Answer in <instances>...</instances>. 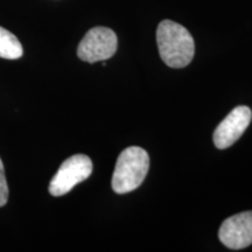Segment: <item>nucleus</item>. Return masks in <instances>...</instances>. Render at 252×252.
Instances as JSON below:
<instances>
[{
    "instance_id": "nucleus-7",
    "label": "nucleus",
    "mask_w": 252,
    "mask_h": 252,
    "mask_svg": "<svg viewBox=\"0 0 252 252\" xmlns=\"http://www.w3.org/2000/svg\"><path fill=\"white\" fill-rule=\"evenodd\" d=\"M23 46L11 32L0 27V58L17 60L23 56Z\"/></svg>"
},
{
    "instance_id": "nucleus-2",
    "label": "nucleus",
    "mask_w": 252,
    "mask_h": 252,
    "mask_svg": "<svg viewBox=\"0 0 252 252\" xmlns=\"http://www.w3.org/2000/svg\"><path fill=\"white\" fill-rule=\"evenodd\" d=\"M150 157L141 147L132 146L119 154L112 175V189L118 194L133 191L146 178Z\"/></svg>"
},
{
    "instance_id": "nucleus-3",
    "label": "nucleus",
    "mask_w": 252,
    "mask_h": 252,
    "mask_svg": "<svg viewBox=\"0 0 252 252\" xmlns=\"http://www.w3.org/2000/svg\"><path fill=\"white\" fill-rule=\"evenodd\" d=\"M93 173V161L84 154H75L62 163L49 184L53 196H62L80 182L87 180Z\"/></svg>"
},
{
    "instance_id": "nucleus-5",
    "label": "nucleus",
    "mask_w": 252,
    "mask_h": 252,
    "mask_svg": "<svg viewBox=\"0 0 252 252\" xmlns=\"http://www.w3.org/2000/svg\"><path fill=\"white\" fill-rule=\"evenodd\" d=\"M252 112L248 106H237L220 123L214 132V144L217 149L224 150L234 145L248 128Z\"/></svg>"
},
{
    "instance_id": "nucleus-6",
    "label": "nucleus",
    "mask_w": 252,
    "mask_h": 252,
    "mask_svg": "<svg viewBox=\"0 0 252 252\" xmlns=\"http://www.w3.org/2000/svg\"><path fill=\"white\" fill-rule=\"evenodd\" d=\"M220 241L226 248L241 250L252 244V212L237 214L222 223L219 232Z\"/></svg>"
},
{
    "instance_id": "nucleus-1",
    "label": "nucleus",
    "mask_w": 252,
    "mask_h": 252,
    "mask_svg": "<svg viewBox=\"0 0 252 252\" xmlns=\"http://www.w3.org/2000/svg\"><path fill=\"white\" fill-rule=\"evenodd\" d=\"M157 42L162 61L171 68L187 67L194 58L195 43L191 34L180 24L163 20L157 31Z\"/></svg>"
},
{
    "instance_id": "nucleus-4",
    "label": "nucleus",
    "mask_w": 252,
    "mask_h": 252,
    "mask_svg": "<svg viewBox=\"0 0 252 252\" xmlns=\"http://www.w3.org/2000/svg\"><path fill=\"white\" fill-rule=\"evenodd\" d=\"M117 45V35L112 30L94 27L82 39L77 48V55L82 61L89 63L105 61L115 55Z\"/></svg>"
},
{
    "instance_id": "nucleus-8",
    "label": "nucleus",
    "mask_w": 252,
    "mask_h": 252,
    "mask_svg": "<svg viewBox=\"0 0 252 252\" xmlns=\"http://www.w3.org/2000/svg\"><path fill=\"white\" fill-rule=\"evenodd\" d=\"M8 200V186L6 181L4 163L0 159V207H4Z\"/></svg>"
}]
</instances>
